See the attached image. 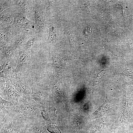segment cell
<instances>
[{
    "instance_id": "19",
    "label": "cell",
    "mask_w": 133,
    "mask_h": 133,
    "mask_svg": "<svg viewBox=\"0 0 133 133\" xmlns=\"http://www.w3.org/2000/svg\"><path fill=\"white\" fill-rule=\"evenodd\" d=\"M4 11L0 13V24H9L13 20L14 14Z\"/></svg>"
},
{
    "instance_id": "14",
    "label": "cell",
    "mask_w": 133,
    "mask_h": 133,
    "mask_svg": "<svg viewBox=\"0 0 133 133\" xmlns=\"http://www.w3.org/2000/svg\"><path fill=\"white\" fill-rule=\"evenodd\" d=\"M106 123L101 119L94 121L85 128V133H95L100 131H104Z\"/></svg>"
},
{
    "instance_id": "12",
    "label": "cell",
    "mask_w": 133,
    "mask_h": 133,
    "mask_svg": "<svg viewBox=\"0 0 133 133\" xmlns=\"http://www.w3.org/2000/svg\"><path fill=\"white\" fill-rule=\"evenodd\" d=\"M16 48L12 45H6L0 48V64L11 59L14 55Z\"/></svg>"
},
{
    "instance_id": "20",
    "label": "cell",
    "mask_w": 133,
    "mask_h": 133,
    "mask_svg": "<svg viewBox=\"0 0 133 133\" xmlns=\"http://www.w3.org/2000/svg\"><path fill=\"white\" fill-rule=\"evenodd\" d=\"M44 123L46 129L50 133H61L59 128L54 125Z\"/></svg>"
},
{
    "instance_id": "5",
    "label": "cell",
    "mask_w": 133,
    "mask_h": 133,
    "mask_svg": "<svg viewBox=\"0 0 133 133\" xmlns=\"http://www.w3.org/2000/svg\"><path fill=\"white\" fill-rule=\"evenodd\" d=\"M30 98L34 100L40 106H47L48 95L45 90L39 86H33L32 88Z\"/></svg>"
},
{
    "instance_id": "24",
    "label": "cell",
    "mask_w": 133,
    "mask_h": 133,
    "mask_svg": "<svg viewBox=\"0 0 133 133\" xmlns=\"http://www.w3.org/2000/svg\"><path fill=\"white\" fill-rule=\"evenodd\" d=\"M27 1L26 0H13V4L18 6L24 10H28Z\"/></svg>"
},
{
    "instance_id": "2",
    "label": "cell",
    "mask_w": 133,
    "mask_h": 133,
    "mask_svg": "<svg viewBox=\"0 0 133 133\" xmlns=\"http://www.w3.org/2000/svg\"><path fill=\"white\" fill-rule=\"evenodd\" d=\"M19 115L7 116L0 119V133H18L23 124Z\"/></svg>"
},
{
    "instance_id": "8",
    "label": "cell",
    "mask_w": 133,
    "mask_h": 133,
    "mask_svg": "<svg viewBox=\"0 0 133 133\" xmlns=\"http://www.w3.org/2000/svg\"><path fill=\"white\" fill-rule=\"evenodd\" d=\"M0 117L18 114L16 107L11 102L7 101L0 97Z\"/></svg>"
},
{
    "instance_id": "15",
    "label": "cell",
    "mask_w": 133,
    "mask_h": 133,
    "mask_svg": "<svg viewBox=\"0 0 133 133\" xmlns=\"http://www.w3.org/2000/svg\"><path fill=\"white\" fill-rule=\"evenodd\" d=\"M25 125L31 133H50L46 129L44 121L30 123Z\"/></svg>"
},
{
    "instance_id": "18",
    "label": "cell",
    "mask_w": 133,
    "mask_h": 133,
    "mask_svg": "<svg viewBox=\"0 0 133 133\" xmlns=\"http://www.w3.org/2000/svg\"><path fill=\"white\" fill-rule=\"evenodd\" d=\"M28 36L27 32H24L15 37L12 45L17 48L23 44L27 40Z\"/></svg>"
},
{
    "instance_id": "27",
    "label": "cell",
    "mask_w": 133,
    "mask_h": 133,
    "mask_svg": "<svg viewBox=\"0 0 133 133\" xmlns=\"http://www.w3.org/2000/svg\"><path fill=\"white\" fill-rule=\"evenodd\" d=\"M114 133H124V131L122 129L120 130L119 131H117L116 132H115Z\"/></svg>"
},
{
    "instance_id": "25",
    "label": "cell",
    "mask_w": 133,
    "mask_h": 133,
    "mask_svg": "<svg viewBox=\"0 0 133 133\" xmlns=\"http://www.w3.org/2000/svg\"><path fill=\"white\" fill-rule=\"evenodd\" d=\"M18 133H31L25 125H23Z\"/></svg>"
},
{
    "instance_id": "4",
    "label": "cell",
    "mask_w": 133,
    "mask_h": 133,
    "mask_svg": "<svg viewBox=\"0 0 133 133\" xmlns=\"http://www.w3.org/2000/svg\"><path fill=\"white\" fill-rule=\"evenodd\" d=\"M35 28L40 33L42 32L44 29L45 19L44 9L38 2L35 4L33 9Z\"/></svg>"
},
{
    "instance_id": "17",
    "label": "cell",
    "mask_w": 133,
    "mask_h": 133,
    "mask_svg": "<svg viewBox=\"0 0 133 133\" xmlns=\"http://www.w3.org/2000/svg\"><path fill=\"white\" fill-rule=\"evenodd\" d=\"M15 73L14 70L8 66L0 72V84L4 83L10 81L14 78Z\"/></svg>"
},
{
    "instance_id": "28",
    "label": "cell",
    "mask_w": 133,
    "mask_h": 133,
    "mask_svg": "<svg viewBox=\"0 0 133 133\" xmlns=\"http://www.w3.org/2000/svg\"><path fill=\"white\" fill-rule=\"evenodd\" d=\"M129 45L130 47L133 49V43H130Z\"/></svg>"
},
{
    "instance_id": "23",
    "label": "cell",
    "mask_w": 133,
    "mask_h": 133,
    "mask_svg": "<svg viewBox=\"0 0 133 133\" xmlns=\"http://www.w3.org/2000/svg\"><path fill=\"white\" fill-rule=\"evenodd\" d=\"M35 40V38L34 36L30 37L25 43L24 49L30 51L34 44Z\"/></svg>"
},
{
    "instance_id": "1",
    "label": "cell",
    "mask_w": 133,
    "mask_h": 133,
    "mask_svg": "<svg viewBox=\"0 0 133 133\" xmlns=\"http://www.w3.org/2000/svg\"><path fill=\"white\" fill-rule=\"evenodd\" d=\"M16 111L22 117L33 116H41L40 106L30 98L21 97Z\"/></svg>"
},
{
    "instance_id": "6",
    "label": "cell",
    "mask_w": 133,
    "mask_h": 133,
    "mask_svg": "<svg viewBox=\"0 0 133 133\" xmlns=\"http://www.w3.org/2000/svg\"><path fill=\"white\" fill-rule=\"evenodd\" d=\"M13 24L16 26L26 30H33L35 28V23L29 20L24 13L14 14Z\"/></svg>"
},
{
    "instance_id": "3",
    "label": "cell",
    "mask_w": 133,
    "mask_h": 133,
    "mask_svg": "<svg viewBox=\"0 0 133 133\" xmlns=\"http://www.w3.org/2000/svg\"><path fill=\"white\" fill-rule=\"evenodd\" d=\"M0 97L3 99L12 102L16 107L18 105L21 97L10 81L0 85Z\"/></svg>"
},
{
    "instance_id": "21",
    "label": "cell",
    "mask_w": 133,
    "mask_h": 133,
    "mask_svg": "<svg viewBox=\"0 0 133 133\" xmlns=\"http://www.w3.org/2000/svg\"><path fill=\"white\" fill-rule=\"evenodd\" d=\"M49 32L48 38V40L52 41L56 37L55 27L53 24H50L49 26Z\"/></svg>"
},
{
    "instance_id": "7",
    "label": "cell",
    "mask_w": 133,
    "mask_h": 133,
    "mask_svg": "<svg viewBox=\"0 0 133 133\" xmlns=\"http://www.w3.org/2000/svg\"><path fill=\"white\" fill-rule=\"evenodd\" d=\"M30 51L24 49L19 52L17 58V66L14 71L15 74L18 75L23 71L27 65L30 57Z\"/></svg>"
},
{
    "instance_id": "16",
    "label": "cell",
    "mask_w": 133,
    "mask_h": 133,
    "mask_svg": "<svg viewBox=\"0 0 133 133\" xmlns=\"http://www.w3.org/2000/svg\"><path fill=\"white\" fill-rule=\"evenodd\" d=\"M11 28L10 26L0 28V48L6 45V44L11 39Z\"/></svg>"
},
{
    "instance_id": "22",
    "label": "cell",
    "mask_w": 133,
    "mask_h": 133,
    "mask_svg": "<svg viewBox=\"0 0 133 133\" xmlns=\"http://www.w3.org/2000/svg\"><path fill=\"white\" fill-rule=\"evenodd\" d=\"M13 4V0H0V13Z\"/></svg>"
},
{
    "instance_id": "9",
    "label": "cell",
    "mask_w": 133,
    "mask_h": 133,
    "mask_svg": "<svg viewBox=\"0 0 133 133\" xmlns=\"http://www.w3.org/2000/svg\"><path fill=\"white\" fill-rule=\"evenodd\" d=\"M41 116L45 123L53 124L57 116L55 114V108L53 107H49L47 106H40Z\"/></svg>"
},
{
    "instance_id": "11",
    "label": "cell",
    "mask_w": 133,
    "mask_h": 133,
    "mask_svg": "<svg viewBox=\"0 0 133 133\" xmlns=\"http://www.w3.org/2000/svg\"><path fill=\"white\" fill-rule=\"evenodd\" d=\"M51 86L56 94L60 97L62 100L67 110L68 111L71 107V105L63 87L60 84L55 82L52 83Z\"/></svg>"
},
{
    "instance_id": "26",
    "label": "cell",
    "mask_w": 133,
    "mask_h": 133,
    "mask_svg": "<svg viewBox=\"0 0 133 133\" xmlns=\"http://www.w3.org/2000/svg\"><path fill=\"white\" fill-rule=\"evenodd\" d=\"M8 62H5L2 64L0 66V72L4 70L8 66Z\"/></svg>"
},
{
    "instance_id": "13",
    "label": "cell",
    "mask_w": 133,
    "mask_h": 133,
    "mask_svg": "<svg viewBox=\"0 0 133 133\" xmlns=\"http://www.w3.org/2000/svg\"><path fill=\"white\" fill-rule=\"evenodd\" d=\"M112 108V102L106 97L104 102L95 111L92 113L90 118L94 119L101 117Z\"/></svg>"
},
{
    "instance_id": "10",
    "label": "cell",
    "mask_w": 133,
    "mask_h": 133,
    "mask_svg": "<svg viewBox=\"0 0 133 133\" xmlns=\"http://www.w3.org/2000/svg\"><path fill=\"white\" fill-rule=\"evenodd\" d=\"M10 82L21 97L30 98L32 88L24 83L18 78H14Z\"/></svg>"
}]
</instances>
